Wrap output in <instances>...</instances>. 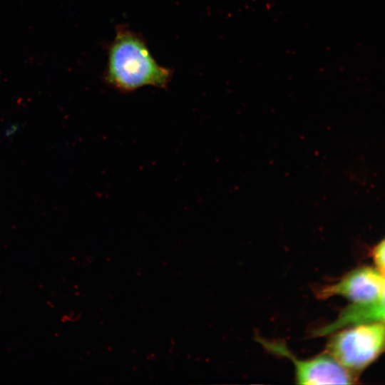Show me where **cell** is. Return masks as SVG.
I'll return each instance as SVG.
<instances>
[{
    "mask_svg": "<svg viewBox=\"0 0 385 385\" xmlns=\"http://www.w3.org/2000/svg\"><path fill=\"white\" fill-rule=\"evenodd\" d=\"M329 335L327 351L355 375L385 351V323L353 325Z\"/></svg>",
    "mask_w": 385,
    "mask_h": 385,
    "instance_id": "2",
    "label": "cell"
},
{
    "mask_svg": "<svg viewBox=\"0 0 385 385\" xmlns=\"http://www.w3.org/2000/svg\"><path fill=\"white\" fill-rule=\"evenodd\" d=\"M384 275V289L378 299L365 304L351 303L341 312L334 321L317 329L312 332V335H329L339 329L364 323H385V274Z\"/></svg>",
    "mask_w": 385,
    "mask_h": 385,
    "instance_id": "5",
    "label": "cell"
},
{
    "mask_svg": "<svg viewBox=\"0 0 385 385\" xmlns=\"http://www.w3.org/2000/svg\"><path fill=\"white\" fill-rule=\"evenodd\" d=\"M257 341L268 351L292 362L296 382L299 384H350L356 379L354 374L327 351L314 357L299 359L283 342L261 337H257Z\"/></svg>",
    "mask_w": 385,
    "mask_h": 385,
    "instance_id": "3",
    "label": "cell"
},
{
    "mask_svg": "<svg viewBox=\"0 0 385 385\" xmlns=\"http://www.w3.org/2000/svg\"><path fill=\"white\" fill-rule=\"evenodd\" d=\"M172 71L160 66L150 54L143 38L119 27L108 48V59L105 73L106 82L124 92L145 86L165 88Z\"/></svg>",
    "mask_w": 385,
    "mask_h": 385,
    "instance_id": "1",
    "label": "cell"
},
{
    "mask_svg": "<svg viewBox=\"0 0 385 385\" xmlns=\"http://www.w3.org/2000/svg\"><path fill=\"white\" fill-rule=\"evenodd\" d=\"M373 257L380 271L385 274V239L374 249Z\"/></svg>",
    "mask_w": 385,
    "mask_h": 385,
    "instance_id": "6",
    "label": "cell"
},
{
    "mask_svg": "<svg viewBox=\"0 0 385 385\" xmlns=\"http://www.w3.org/2000/svg\"><path fill=\"white\" fill-rule=\"evenodd\" d=\"M384 275L370 267H361L346 273L338 281L314 288L317 298L342 296L351 303L365 304L378 299L384 289Z\"/></svg>",
    "mask_w": 385,
    "mask_h": 385,
    "instance_id": "4",
    "label": "cell"
}]
</instances>
